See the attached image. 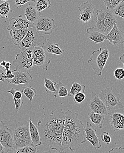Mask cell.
Returning a JSON list of instances; mask_svg holds the SVG:
<instances>
[{
  "label": "cell",
  "instance_id": "1",
  "mask_svg": "<svg viewBox=\"0 0 124 153\" xmlns=\"http://www.w3.org/2000/svg\"><path fill=\"white\" fill-rule=\"evenodd\" d=\"M66 112L54 109L50 114H44L37 123L42 144L61 152Z\"/></svg>",
  "mask_w": 124,
  "mask_h": 153
},
{
  "label": "cell",
  "instance_id": "2",
  "mask_svg": "<svg viewBox=\"0 0 124 153\" xmlns=\"http://www.w3.org/2000/svg\"><path fill=\"white\" fill-rule=\"evenodd\" d=\"M78 117L77 112L69 110L66 112L61 152H64L68 149L71 152L78 151L86 143L85 127Z\"/></svg>",
  "mask_w": 124,
  "mask_h": 153
},
{
  "label": "cell",
  "instance_id": "3",
  "mask_svg": "<svg viewBox=\"0 0 124 153\" xmlns=\"http://www.w3.org/2000/svg\"><path fill=\"white\" fill-rule=\"evenodd\" d=\"M99 96L109 112L124 108L123 105L121 102L122 95L111 86L101 91Z\"/></svg>",
  "mask_w": 124,
  "mask_h": 153
},
{
  "label": "cell",
  "instance_id": "4",
  "mask_svg": "<svg viewBox=\"0 0 124 153\" xmlns=\"http://www.w3.org/2000/svg\"><path fill=\"white\" fill-rule=\"evenodd\" d=\"M13 136L16 149L32 144L29 121L18 122L13 131Z\"/></svg>",
  "mask_w": 124,
  "mask_h": 153
},
{
  "label": "cell",
  "instance_id": "5",
  "mask_svg": "<svg viewBox=\"0 0 124 153\" xmlns=\"http://www.w3.org/2000/svg\"><path fill=\"white\" fill-rule=\"evenodd\" d=\"M109 54L107 48L103 47L93 51L92 53L88 63L91 67L96 76H100L102 75V71L109 58Z\"/></svg>",
  "mask_w": 124,
  "mask_h": 153
},
{
  "label": "cell",
  "instance_id": "6",
  "mask_svg": "<svg viewBox=\"0 0 124 153\" xmlns=\"http://www.w3.org/2000/svg\"><path fill=\"white\" fill-rule=\"evenodd\" d=\"M96 28L100 32L107 35L111 30L114 24L117 23L115 16L112 11L98 10L97 12Z\"/></svg>",
  "mask_w": 124,
  "mask_h": 153
},
{
  "label": "cell",
  "instance_id": "7",
  "mask_svg": "<svg viewBox=\"0 0 124 153\" xmlns=\"http://www.w3.org/2000/svg\"><path fill=\"white\" fill-rule=\"evenodd\" d=\"M34 47L21 51L16 56L13 64L17 71L30 72L34 69L32 51Z\"/></svg>",
  "mask_w": 124,
  "mask_h": 153
},
{
  "label": "cell",
  "instance_id": "8",
  "mask_svg": "<svg viewBox=\"0 0 124 153\" xmlns=\"http://www.w3.org/2000/svg\"><path fill=\"white\" fill-rule=\"evenodd\" d=\"M45 40L46 39L44 36L40 35L34 27L29 29L26 36L18 46L21 51L35 46L42 47Z\"/></svg>",
  "mask_w": 124,
  "mask_h": 153
},
{
  "label": "cell",
  "instance_id": "9",
  "mask_svg": "<svg viewBox=\"0 0 124 153\" xmlns=\"http://www.w3.org/2000/svg\"><path fill=\"white\" fill-rule=\"evenodd\" d=\"M48 53L42 46L34 47L32 51V59L34 66H37L44 70H48L51 58Z\"/></svg>",
  "mask_w": 124,
  "mask_h": 153
},
{
  "label": "cell",
  "instance_id": "10",
  "mask_svg": "<svg viewBox=\"0 0 124 153\" xmlns=\"http://www.w3.org/2000/svg\"><path fill=\"white\" fill-rule=\"evenodd\" d=\"M0 143L9 152H14L16 150L13 131L3 121H0Z\"/></svg>",
  "mask_w": 124,
  "mask_h": 153
},
{
  "label": "cell",
  "instance_id": "11",
  "mask_svg": "<svg viewBox=\"0 0 124 153\" xmlns=\"http://www.w3.org/2000/svg\"><path fill=\"white\" fill-rule=\"evenodd\" d=\"M34 27L39 33L50 35L53 33L56 25L53 19L49 16H41L34 23Z\"/></svg>",
  "mask_w": 124,
  "mask_h": 153
},
{
  "label": "cell",
  "instance_id": "12",
  "mask_svg": "<svg viewBox=\"0 0 124 153\" xmlns=\"http://www.w3.org/2000/svg\"><path fill=\"white\" fill-rule=\"evenodd\" d=\"M80 12L78 20L83 24L90 22L94 16L95 9L91 2L89 1L83 2L78 8Z\"/></svg>",
  "mask_w": 124,
  "mask_h": 153
},
{
  "label": "cell",
  "instance_id": "13",
  "mask_svg": "<svg viewBox=\"0 0 124 153\" xmlns=\"http://www.w3.org/2000/svg\"><path fill=\"white\" fill-rule=\"evenodd\" d=\"M89 106L92 111L94 113L106 116L109 115V111L106 108L104 103L95 92H92Z\"/></svg>",
  "mask_w": 124,
  "mask_h": 153
},
{
  "label": "cell",
  "instance_id": "14",
  "mask_svg": "<svg viewBox=\"0 0 124 153\" xmlns=\"http://www.w3.org/2000/svg\"><path fill=\"white\" fill-rule=\"evenodd\" d=\"M9 25L7 27L8 30L16 29H29L34 27V23L29 22L23 16L19 15L16 17H11L9 19Z\"/></svg>",
  "mask_w": 124,
  "mask_h": 153
},
{
  "label": "cell",
  "instance_id": "15",
  "mask_svg": "<svg viewBox=\"0 0 124 153\" xmlns=\"http://www.w3.org/2000/svg\"><path fill=\"white\" fill-rule=\"evenodd\" d=\"M106 40L108 41L110 45L117 46L123 44L124 31L119 29L117 24H115L111 30L106 35Z\"/></svg>",
  "mask_w": 124,
  "mask_h": 153
},
{
  "label": "cell",
  "instance_id": "16",
  "mask_svg": "<svg viewBox=\"0 0 124 153\" xmlns=\"http://www.w3.org/2000/svg\"><path fill=\"white\" fill-rule=\"evenodd\" d=\"M14 77L13 79H6V81L12 84L28 85L33 80V78L30 72L17 71L16 69L13 70Z\"/></svg>",
  "mask_w": 124,
  "mask_h": 153
},
{
  "label": "cell",
  "instance_id": "17",
  "mask_svg": "<svg viewBox=\"0 0 124 153\" xmlns=\"http://www.w3.org/2000/svg\"><path fill=\"white\" fill-rule=\"evenodd\" d=\"M85 131L86 140L92 144L93 148L95 150H97L101 148L102 145L97 135V130L93 128L90 122H87Z\"/></svg>",
  "mask_w": 124,
  "mask_h": 153
},
{
  "label": "cell",
  "instance_id": "18",
  "mask_svg": "<svg viewBox=\"0 0 124 153\" xmlns=\"http://www.w3.org/2000/svg\"><path fill=\"white\" fill-rule=\"evenodd\" d=\"M109 121L114 131L124 130V114L119 113L112 114Z\"/></svg>",
  "mask_w": 124,
  "mask_h": 153
},
{
  "label": "cell",
  "instance_id": "19",
  "mask_svg": "<svg viewBox=\"0 0 124 153\" xmlns=\"http://www.w3.org/2000/svg\"><path fill=\"white\" fill-rule=\"evenodd\" d=\"M24 14L27 20L34 24L41 16V13L37 10L34 3L29 4L25 9Z\"/></svg>",
  "mask_w": 124,
  "mask_h": 153
},
{
  "label": "cell",
  "instance_id": "20",
  "mask_svg": "<svg viewBox=\"0 0 124 153\" xmlns=\"http://www.w3.org/2000/svg\"><path fill=\"white\" fill-rule=\"evenodd\" d=\"M86 33L88 38L96 43H102L106 40V35L99 31L96 27H90L87 29Z\"/></svg>",
  "mask_w": 124,
  "mask_h": 153
},
{
  "label": "cell",
  "instance_id": "21",
  "mask_svg": "<svg viewBox=\"0 0 124 153\" xmlns=\"http://www.w3.org/2000/svg\"><path fill=\"white\" fill-rule=\"evenodd\" d=\"M29 122L30 125V132L32 144L36 147L40 146L42 145V142L38 128L33 124L30 117L29 118Z\"/></svg>",
  "mask_w": 124,
  "mask_h": 153
},
{
  "label": "cell",
  "instance_id": "22",
  "mask_svg": "<svg viewBox=\"0 0 124 153\" xmlns=\"http://www.w3.org/2000/svg\"><path fill=\"white\" fill-rule=\"evenodd\" d=\"M42 47L48 53L50 54L59 55L63 54L65 52L64 50L60 48L57 43H53L49 39H46Z\"/></svg>",
  "mask_w": 124,
  "mask_h": 153
},
{
  "label": "cell",
  "instance_id": "23",
  "mask_svg": "<svg viewBox=\"0 0 124 153\" xmlns=\"http://www.w3.org/2000/svg\"><path fill=\"white\" fill-rule=\"evenodd\" d=\"M28 29H16L9 30V34L12 38L14 45L18 46L24 39Z\"/></svg>",
  "mask_w": 124,
  "mask_h": 153
},
{
  "label": "cell",
  "instance_id": "24",
  "mask_svg": "<svg viewBox=\"0 0 124 153\" xmlns=\"http://www.w3.org/2000/svg\"><path fill=\"white\" fill-rule=\"evenodd\" d=\"M88 117L91 121L98 128L101 129L103 128L105 115L100 114L92 111L89 113Z\"/></svg>",
  "mask_w": 124,
  "mask_h": 153
},
{
  "label": "cell",
  "instance_id": "25",
  "mask_svg": "<svg viewBox=\"0 0 124 153\" xmlns=\"http://www.w3.org/2000/svg\"><path fill=\"white\" fill-rule=\"evenodd\" d=\"M85 91L86 86L85 85L74 82L72 83L71 90L69 93V96L74 98V96L80 92L85 93Z\"/></svg>",
  "mask_w": 124,
  "mask_h": 153
},
{
  "label": "cell",
  "instance_id": "26",
  "mask_svg": "<svg viewBox=\"0 0 124 153\" xmlns=\"http://www.w3.org/2000/svg\"><path fill=\"white\" fill-rule=\"evenodd\" d=\"M44 88L46 93L47 94L53 93L54 94H56L58 91L56 88V82L46 78H44Z\"/></svg>",
  "mask_w": 124,
  "mask_h": 153
},
{
  "label": "cell",
  "instance_id": "27",
  "mask_svg": "<svg viewBox=\"0 0 124 153\" xmlns=\"http://www.w3.org/2000/svg\"><path fill=\"white\" fill-rule=\"evenodd\" d=\"M13 12L11 10L10 3L7 1L0 4V17L2 18H7L8 15Z\"/></svg>",
  "mask_w": 124,
  "mask_h": 153
},
{
  "label": "cell",
  "instance_id": "28",
  "mask_svg": "<svg viewBox=\"0 0 124 153\" xmlns=\"http://www.w3.org/2000/svg\"><path fill=\"white\" fill-rule=\"evenodd\" d=\"M22 93L29 99L30 102H32L33 99L37 95V91L34 88L30 86H26L23 87L22 90Z\"/></svg>",
  "mask_w": 124,
  "mask_h": 153
},
{
  "label": "cell",
  "instance_id": "29",
  "mask_svg": "<svg viewBox=\"0 0 124 153\" xmlns=\"http://www.w3.org/2000/svg\"><path fill=\"white\" fill-rule=\"evenodd\" d=\"M35 4L36 9L41 13L51 7V3L50 0H35Z\"/></svg>",
  "mask_w": 124,
  "mask_h": 153
},
{
  "label": "cell",
  "instance_id": "30",
  "mask_svg": "<svg viewBox=\"0 0 124 153\" xmlns=\"http://www.w3.org/2000/svg\"><path fill=\"white\" fill-rule=\"evenodd\" d=\"M56 88L58 91L57 93L58 94L56 96V98L58 96L59 97H61V98L69 96V92H68L67 88L65 85H64L61 82H58V83L56 84ZM55 94H54V95H55Z\"/></svg>",
  "mask_w": 124,
  "mask_h": 153
},
{
  "label": "cell",
  "instance_id": "31",
  "mask_svg": "<svg viewBox=\"0 0 124 153\" xmlns=\"http://www.w3.org/2000/svg\"><path fill=\"white\" fill-rule=\"evenodd\" d=\"M39 152L37 147L33 145V144L24 146L22 148L16 149L14 153H35Z\"/></svg>",
  "mask_w": 124,
  "mask_h": 153
},
{
  "label": "cell",
  "instance_id": "32",
  "mask_svg": "<svg viewBox=\"0 0 124 153\" xmlns=\"http://www.w3.org/2000/svg\"><path fill=\"white\" fill-rule=\"evenodd\" d=\"M112 12L115 16L121 17L124 20V0H123Z\"/></svg>",
  "mask_w": 124,
  "mask_h": 153
},
{
  "label": "cell",
  "instance_id": "33",
  "mask_svg": "<svg viewBox=\"0 0 124 153\" xmlns=\"http://www.w3.org/2000/svg\"><path fill=\"white\" fill-rule=\"evenodd\" d=\"M123 0H103L107 10L112 11Z\"/></svg>",
  "mask_w": 124,
  "mask_h": 153
},
{
  "label": "cell",
  "instance_id": "34",
  "mask_svg": "<svg viewBox=\"0 0 124 153\" xmlns=\"http://www.w3.org/2000/svg\"><path fill=\"white\" fill-rule=\"evenodd\" d=\"M7 92L13 95V98H15L16 99H21L23 98V93L22 91H19L18 89L14 88H11V89L7 91Z\"/></svg>",
  "mask_w": 124,
  "mask_h": 153
},
{
  "label": "cell",
  "instance_id": "35",
  "mask_svg": "<svg viewBox=\"0 0 124 153\" xmlns=\"http://www.w3.org/2000/svg\"><path fill=\"white\" fill-rule=\"evenodd\" d=\"M86 99V95L85 94V93H78L74 96V102L76 104H80L82 103Z\"/></svg>",
  "mask_w": 124,
  "mask_h": 153
},
{
  "label": "cell",
  "instance_id": "36",
  "mask_svg": "<svg viewBox=\"0 0 124 153\" xmlns=\"http://www.w3.org/2000/svg\"><path fill=\"white\" fill-rule=\"evenodd\" d=\"M114 74L116 79L122 80L124 78V69L122 68H117L114 71Z\"/></svg>",
  "mask_w": 124,
  "mask_h": 153
},
{
  "label": "cell",
  "instance_id": "37",
  "mask_svg": "<svg viewBox=\"0 0 124 153\" xmlns=\"http://www.w3.org/2000/svg\"><path fill=\"white\" fill-rule=\"evenodd\" d=\"M35 0H15V7L17 9L24 6L26 4L30 2H35Z\"/></svg>",
  "mask_w": 124,
  "mask_h": 153
},
{
  "label": "cell",
  "instance_id": "38",
  "mask_svg": "<svg viewBox=\"0 0 124 153\" xmlns=\"http://www.w3.org/2000/svg\"><path fill=\"white\" fill-rule=\"evenodd\" d=\"M101 140L103 142L107 145L110 144L111 141V137L109 135V132L104 131L100 135Z\"/></svg>",
  "mask_w": 124,
  "mask_h": 153
},
{
  "label": "cell",
  "instance_id": "39",
  "mask_svg": "<svg viewBox=\"0 0 124 153\" xmlns=\"http://www.w3.org/2000/svg\"><path fill=\"white\" fill-rule=\"evenodd\" d=\"M13 99L15 105L16 111L17 112L23 107V104H24L23 99H16L14 98H13Z\"/></svg>",
  "mask_w": 124,
  "mask_h": 153
},
{
  "label": "cell",
  "instance_id": "40",
  "mask_svg": "<svg viewBox=\"0 0 124 153\" xmlns=\"http://www.w3.org/2000/svg\"><path fill=\"white\" fill-rule=\"evenodd\" d=\"M14 77V75L13 73V71L10 70V69L6 70V72H5L4 76V79H13Z\"/></svg>",
  "mask_w": 124,
  "mask_h": 153
},
{
  "label": "cell",
  "instance_id": "41",
  "mask_svg": "<svg viewBox=\"0 0 124 153\" xmlns=\"http://www.w3.org/2000/svg\"><path fill=\"white\" fill-rule=\"evenodd\" d=\"M109 153H124V148L123 147H116L112 149L109 152Z\"/></svg>",
  "mask_w": 124,
  "mask_h": 153
},
{
  "label": "cell",
  "instance_id": "42",
  "mask_svg": "<svg viewBox=\"0 0 124 153\" xmlns=\"http://www.w3.org/2000/svg\"><path fill=\"white\" fill-rule=\"evenodd\" d=\"M5 73L2 68L0 67V81H2L3 82H5L4 78Z\"/></svg>",
  "mask_w": 124,
  "mask_h": 153
},
{
  "label": "cell",
  "instance_id": "43",
  "mask_svg": "<svg viewBox=\"0 0 124 153\" xmlns=\"http://www.w3.org/2000/svg\"><path fill=\"white\" fill-rule=\"evenodd\" d=\"M9 153V152L0 143V153Z\"/></svg>",
  "mask_w": 124,
  "mask_h": 153
},
{
  "label": "cell",
  "instance_id": "44",
  "mask_svg": "<svg viewBox=\"0 0 124 153\" xmlns=\"http://www.w3.org/2000/svg\"><path fill=\"white\" fill-rule=\"evenodd\" d=\"M11 63L10 62H6V64H5V66L4 67V68L5 70H8V69H10V67H11Z\"/></svg>",
  "mask_w": 124,
  "mask_h": 153
},
{
  "label": "cell",
  "instance_id": "45",
  "mask_svg": "<svg viewBox=\"0 0 124 153\" xmlns=\"http://www.w3.org/2000/svg\"><path fill=\"white\" fill-rule=\"evenodd\" d=\"M119 60H120V62H121L124 65V53L122 55V56L119 57Z\"/></svg>",
  "mask_w": 124,
  "mask_h": 153
},
{
  "label": "cell",
  "instance_id": "46",
  "mask_svg": "<svg viewBox=\"0 0 124 153\" xmlns=\"http://www.w3.org/2000/svg\"><path fill=\"white\" fill-rule=\"evenodd\" d=\"M6 63V62H5V61H2V62H1L0 63V66H1L3 68H4V67L5 66Z\"/></svg>",
  "mask_w": 124,
  "mask_h": 153
},
{
  "label": "cell",
  "instance_id": "47",
  "mask_svg": "<svg viewBox=\"0 0 124 153\" xmlns=\"http://www.w3.org/2000/svg\"><path fill=\"white\" fill-rule=\"evenodd\" d=\"M9 0H0V1H8Z\"/></svg>",
  "mask_w": 124,
  "mask_h": 153
},
{
  "label": "cell",
  "instance_id": "48",
  "mask_svg": "<svg viewBox=\"0 0 124 153\" xmlns=\"http://www.w3.org/2000/svg\"></svg>",
  "mask_w": 124,
  "mask_h": 153
}]
</instances>
